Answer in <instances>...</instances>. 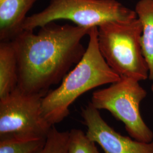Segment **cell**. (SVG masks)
<instances>
[{
	"label": "cell",
	"instance_id": "4fadbf2b",
	"mask_svg": "<svg viewBox=\"0 0 153 153\" xmlns=\"http://www.w3.org/2000/svg\"><path fill=\"white\" fill-rule=\"evenodd\" d=\"M95 143L82 130L71 129L69 131L68 153H100Z\"/></svg>",
	"mask_w": 153,
	"mask_h": 153
},
{
	"label": "cell",
	"instance_id": "5b68a950",
	"mask_svg": "<svg viewBox=\"0 0 153 153\" xmlns=\"http://www.w3.org/2000/svg\"><path fill=\"white\" fill-rule=\"evenodd\" d=\"M140 81L126 77L112 83L108 88L95 91L91 103L97 109H105L123 122L131 137L137 141H153V131L142 119L141 102L147 95Z\"/></svg>",
	"mask_w": 153,
	"mask_h": 153
},
{
	"label": "cell",
	"instance_id": "277c9868",
	"mask_svg": "<svg viewBox=\"0 0 153 153\" xmlns=\"http://www.w3.org/2000/svg\"><path fill=\"white\" fill-rule=\"evenodd\" d=\"M137 18L135 10L116 0H50L43 10L26 18L22 31H33L59 19L91 28L108 22H129Z\"/></svg>",
	"mask_w": 153,
	"mask_h": 153
},
{
	"label": "cell",
	"instance_id": "7c38bea8",
	"mask_svg": "<svg viewBox=\"0 0 153 153\" xmlns=\"http://www.w3.org/2000/svg\"><path fill=\"white\" fill-rule=\"evenodd\" d=\"M69 131H61L52 126L44 146L35 153H68Z\"/></svg>",
	"mask_w": 153,
	"mask_h": 153
},
{
	"label": "cell",
	"instance_id": "6da1fadb",
	"mask_svg": "<svg viewBox=\"0 0 153 153\" xmlns=\"http://www.w3.org/2000/svg\"><path fill=\"white\" fill-rule=\"evenodd\" d=\"M38 33L23 30L12 41L18 62L17 88L29 94L46 95L60 82L86 49L83 38L91 28L51 22Z\"/></svg>",
	"mask_w": 153,
	"mask_h": 153
},
{
	"label": "cell",
	"instance_id": "7a4b0ae2",
	"mask_svg": "<svg viewBox=\"0 0 153 153\" xmlns=\"http://www.w3.org/2000/svg\"><path fill=\"white\" fill-rule=\"evenodd\" d=\"M88 35V47L81 60L66 75L58 88L43 98L42 114L51 126L60 123L68 116L69 107L81 95L120 79L100 52L98 27L91 28Z\"/></svg>",
	"mask_w": 153,
	"mask_h": 153
},
{
	"label": "cell",
	"instance_id": "ba28073f",
	"mask_svg": "<svg viewBox=\"0 0 153 153\" xmlns=\"http://www.w3.org/2000/svg\"><path fill=\"white\" fill-rule=\"evenodd\" d=\"M36 0H0V40H12L22 31L26 15Z\"/></svg>",
	"mask_w": 153,
	"mask_h": 153
},
{
	"label": "cell",
	"instance_id": "52a82bcc",
	"mask_svg": "<svg viewBox=\"0 0 153 153\" xmlns=\"http://www.w3.org/2000/svg\"><path fill=\"white\" fill-rule=\"evenodd\" d=\"M81 116L86 135L102 148L104 153H153V141L145 142L119 134L104 120L91 102L82 108Z\"/></svg>",
	"mask_w": 153,
	"mask_h": 153
},
{
	"label": "cell",
	"instance_id": "5bb4252c",
	"mask_svg": "<svg viewBox=\"0 0 153 153\" xmlns=\"http://www.w3.org/2000/svg\"><path fill=\"white\" fill-rule=\"evenodd\" d=\"M152 91L153 92V84H152Z\"/></svg>",
	"mask_w": 153,
	"mask_h": 153
},
{
	"label": "cell",
	"instance_id": "9c48e42d",
	"mask_svg": "<svg viewBox=\"0 0 153 153\" xmlns=\"http://www.w3.org/2000/svg\"><path fill=\"white\" fill-rule=\"evenodd\" d=\"M18 62L12 40L1 41L0 99L5 98L18 86Z\"/></svg>",
	"mask_w": 153,
	"mask_h": 153
},
{
	"label": "cell",
	"instance_id": "30bf717a",
	"mask_svg": "<svg viewBox=\"0 0 153 153\" xmlns=\"http://www.w3.org/2000/svg\"><path fill=\"white\" fill-rule=\"evenodd\" d=\"M142 25L141 45L149 69V79L153 82V0H139L135 7Z\"/></svg>",
	"mask_w": 153,
	"mask_h": 153
},
{
	"label": "cell",
	"instance_id": "8992f818",
	"mask_svg": "<svg viewBox=\"0 0 153 153\" xmlns=\"http://www.w3.org/2000/svg\"><path fill=\"white\" fill-rule=\"evenodd\" d=\"M43 94H29L16 88L0 99V138L46 139L52 126L42 114Z\"/></svg>",
	"mask_w": 153,
	"mask_h": 153
},
{
	"label": "cell",
	"instance_id": "3957f363",
	"mask_svg": "<svg viewBox=\"0 0 153 153\" xmlns=\"http://www.w3.org/2000/svg\"><path fill=\"white\" fill-rule=\"evenodd\" d=\"M142 25L138 19L129 22H108L98 27L99 48L109 67L120 77L138 81L149 78L142 53Z\"/></svg>",
	"mask_w": 153,
	"mask_h": 153
},
{
	"label": "cell",
	"instance_id": "8fae6325",
	"mask_svg": "<svg viewBox=\"0 0 153 153\" xmlns=\"http://www.w3.org/2000/svg\"><path fill=\"white\" fill-rule=\"evenodd\" d=\"M46 139L23 140L0 138V153H35L43 148Z\"/></svg>",
	"mask_w": 153,
	"mask_h": 153
}]
</instances>
